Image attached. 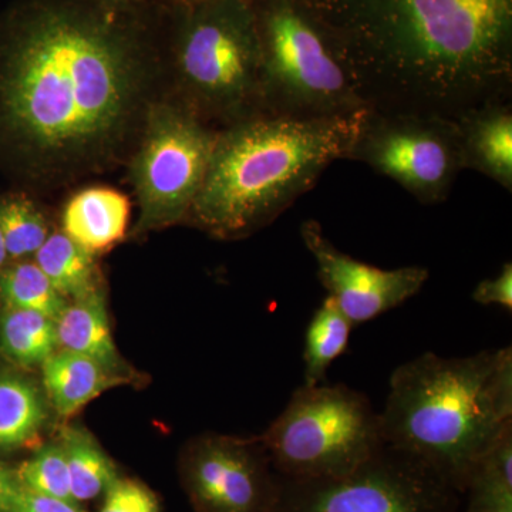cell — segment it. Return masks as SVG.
I'll return each mask as SVG.
<instances>
[{
    "label": "cell",
    "instance_id": "6da1fadb",
    "mask_svg": "<svg viewBox=\"0 0 512 512\" xmlns=\"http://www.w3.org/2000/svg\"><path fill=\"white\" fill-rule=\"evenodd\" d=\"M165 0L0 10V173L30 194L126 167L165 94Z\"/></svg>",
    "mask_w": 512,
    "mask_h": 512
},
{
    "label": "cell",
    "instance_id": "ffe728a7",
    "mask_svg": "<svg viewBox=\"0 0 512 512\" xmlns=\"http://www.w3.org/2000/svg\"><path fill=\"white\" fill-rule=\"evenodd\" d=\"M353 326L336 302L326 296L306 328L303 386H318L325 380L329 367L348 349Z\"/></svg>",
    "mask_w": 512,
    "mask_h": 512
},
{
    "label": "cell",
    "instance_id": "277c9868",
    "mask_svg": "<svg viewBox=\"0 0 512 512\" xmlns=\"http://www.w3.org/2000/svg\"><path fill=\"white\" fill-rule=\"evenodd\" d=\"M386 446L412 454L461 494L481 458L512 427V350L466 357L427 352L390 377L379 413Z\"/></svg>",
    "mask_w": 512,
    "mask_h": 512
},
{
    "label": "cell",
    "instance_id": "f1b7e54d",
    "mask_svg": "<svg viewBox=\"0 0 512 512\" xmlns=\"http://www.w3.org/2000/svg\"><path fill=\"white\" fill-rule=\"evenodd\" d=\"M23 493L16 471L0 464V512H15Z\"/></svg>",
    "mask_w": 512,
    "mask_h": 512
},
{
    "label": "cell",
    "instance_id": "52a82bcc",
    "mask_svg": "<svg viewBox=\"0 0 512 512\" xmlns=\"http://www.w3.org/2000/svg\"><path fill=\"white\" fill-rule=\"evenodd\" d=\"M261 440L289 480L345 476L384 446L369 397L345 384H302Z\"/></svg>",
    "mask_w": 512,
    "mask_h": 512
},
{
    "label": "cell",
    "instance_id": "7c38bea8",
    "mask_svg": "<svg viewBox=\"0 0 512 512\" xmlns=\"http://www.w3.org/2000/svg\"><path fill=\"white\" fill-rule=\"evenodd\" d=\"M301 237L315 259L323 288L353 325L392 311L429 281V269L423 266L382 269L357 261L329 241L318 221L303 222Z\"/></svg>",
    "mask_w": 512,
    "mask_h": 512
},
{
    "label": "cell",
    "instance_id": "f546056e",
    "mask_svg": "<svg viewBox=\"0 0 512 512\" xmlns=\"http://www.w3.org/2000/svg\"><path fill=\"white\" fill-rule=\"evenodd\" d=\"M10 264L8 251H6L5 241H3L2 231H0V272Z\"/></svg>",
    "mask_w": 512,
    "mask_h": 512
},
{
    "label": "cell",
    "instance_id": "cb8c5ba5",
    "mask_svg": "<svg viewBox=\"0 0 512 512\" xmlns=\"http://www.w3.org/2000/svg\"><path fill=\"white\" fill-rule=\"evenodd\" d=\"M67 302L33 259L10 262L0 272V305L5 308L35 311L56 320Z\"/></svg>",
    "mask_w": 512,
    "mask_h": 512
},
{
    "label": "cell",
    "instance_id": "8992f818",
    "mask_svg": "<svg viewBox=\"0 0 512 512\" xmlns=\"http://www.w3.org/2000/svg\"><path fill=\"white\" fill-rule=\"evenodd\" d=\"M261 114L329 119L369 109L325 23L306 0H252Z\"/></svg>",
    "mask_w": 512,
    "mask_h": 512
},
{
    "label": "cell",
    "instance_id": "7a4b0ae2",
    "mask_svg": "<svg viewBox=\"0 0 512 512\" xmlns=\"http://www.w3.org/2000/svg\"><path fill=\"white\" fill-rule=\"evenodd\" d=\"M369 109L457 119L511 99L512 0H306Z\"/></svg>",
    "mask_w": 512,
    "mask_h": 512
},
{
    "label": "cell",
    "instance_id": "d6986e66",
    "mask_svg": "<svg viewBox=\"0 0 512 512\" xmlns=\"http://www.w3.org/2000/svg\"><path fill=\"white\" fill-rule=\"evenodd\" d=\"M59 444L69 468L74 503H86L106 494L119 478L111 458L86 429L67 427L60 434Z\"/></svg>",
    "mask_w": 512,
    "mask_h": 512
},
{
    "label": "cell",
    "instance_id": "484cf974",
    "mask_svg": "<svg viewBox=\"0 0 512 512\" xmlns=\"http://www.w3.org/2000/svg\"><path fill=\"white\" fill-rule=\"evenodd\" d=\"M100 512H160V504L146 485L117 478L104 494Z\"/></svg>",
    "mask_w": 512,
    "mask_h": 512
},
{
    "label": "cell",
    "instance_id": "4316f807",
    "mask_svg": "<svg viewBox=\"0 0 512 512\" xmlns=\"http://www.w3.org/2000/svg\"><path fill=\"white\" fill-rule=\"evenodd\" d=\"M474 302L480 305H497L512 311V264L505 262L501 271L493 278L484 279L476 286L471 295Z\"/></svg>",
    "mask_w": 512,
    "mask_h": 512
},
{
    "label": "cell",
    "instance_id": "83f0119b",
    "mask_svg": "<svg viewBox=\"0 0 512 512\" xmlns=\"http://www.w3.org/2000/svg\"><path fill=\"white\" fill-rule=\"evenodd\" d=\"M15 512H84L79 504L62 498L49 497L25 490L20 495Z\"/></svg>",
    "mask_w": 512,
    "mask_h": 512
},
{
    "label": "cell",
    "instance_id": "ba28073f",
    "mask_svg": "<svg viewBox=\"0 0 512 512\" xmlns=\"http://www.w3.org/2000/svg\"><path fill=\"white\" fill-rule=\"evenodd\" d=\"M218 131L167 94L153 104L126 164L138 205L131 237L187 221Z\"/></svg>",
    "mask_w": 512,
    "mask_h": 512
},
{
    "label": "cell",
    "instance_id": "7402d4cb",
    "mask_svg": "<svg viewBox=\"0 0 512 512\" xmlns=\"http://www.w3.org/2000/svg\"><path fill=\"white\" fill-rule=\"evenodd\" d=\"M0 231L10 262H18L33 259L53 229L35 195L15 188L0 194Z\"/></svg>",
    "mask_w": 512,
    "mask_h": 512
},
{
    "label": "cell",
    "instance_id": "5b68a950",
    "mask_svg": "<svg viewBox=\"0 0 512 512\" xmlns=\"http://www.w3.org/2000/svg\"><path fill=\"white\" fill-rule=\"evenodd\" d=\"M165 94L215 128L261 114L248 0H165Z\"/></svg>",
    "mask_w": 512,
    "mask_h": 512
},
{
    "label": "cell",
    "instance_id": "603a6c76",
    "mask_svg": "<svg viewBox=\"0 0 512 512\" xmlns=\"http://www.w3.org/2000/svg\"><path fill=\"white\" fill-rule=\"evenodd\" d=\"M464 497L463 512H512V427L474 468Z\"/></svg>",
    "mask_w": 512,
    "mask_h": 512
},
{
    "label": "cell",
    "instance_id": "2e32d148",
    "mask_svg": "<svg viewBox=\"0 0 512 512\" xmlns=\"http://www.w3.org/2000/svg\"><path fill=\"white\" fill-rule=\"evenodd\" d=\"M55 322L57 349L92 357L114 372L128 375L111 333L103 285L67 302Z\"/></svg>",
    "mask_w": 512,
    "mask_h": 512
},
{
    "label": "cell",
    "instance_id": "d4e9b609",
    "mask_svg": "<svg viewBox=\"0 0 512 512\" xmlns=\"http://www.w3.org/2000/svg\"><path fill=\"white\" fill-rule=\"evenodd\" d=\"M20 484L32 493L74 501L69 468L59 443L46 444L16 471Z\"/></svg>",
    "mask_w": 512,
    "mask_h": 512
},
{
    "label": "cell",
    "instance_id": "9a60e30c",
    "mask_svg": "<svg viewBox=\"0 0 512 512\" xmlns=\"http://www.w3.org/2000/svg\"><path fill=\"white\" fill-rule=\"evenodd\" d=\"M40 367L49 402L63 417L79 413L107 390L130 383L128 375L67 350L57 349Z\"/></svg>",
    "mask_w": 512,
    "mask_h": 512
},
{
    "label": "cell",
    "instance_id": "3957f363",
    "mask_svg": "<svg viewBox=\"0 0 512 512\" xmlns=\"http://www.w3.org/2000/svg\"><path fill=\"white\" fill-rule=\"evenodd\" d=\"M365 110L329 119L258 114L220 128L187 224L218 239L248 237L346 160Z\"/></svg>",
    "mask_w": 512,
    "mask_h": 512
},
{
    "label": "cell",
    "instance_id": "ac0fdd59",
    "mask_svg": "<svg viewBox=\"0 0 512 512\" xmlns=\"http://www.w3.org/2000/svg\"><path fill=\"white\" fill-rule=\"evenodd\" d=\"M46 410L45 397L32 380L0 372V450H16L37 439Z\"/></svg>",
    "mask_w": 512,
    "mask_h": 512
},
{
    "label": "cell",
    "instance_id": "1f68e13d",
    "mask_svg": "<svg viewBox=\"0 0 512 512\" xmlns=\"http://www.w3.org/2000/svg\"><path fill=\"white\" fill-rule=\"evenodd\" d=\"M171 2L185 3V2H194V0H171ZM248 2H252V0H248Z\"/></svg>",
    "mask_w": 512,
    "mask_h": 512
},
{
    "label": "cell",
    "instance_id": "4fadbf2b",
    "mask_svg": "<svg viewBox=\"0 0 512 512\" xmlns=\"http://www.w3.org/2000/svg\"><path fill=\"white\" fill-rule=\"evenodd\" d=\"M464 170H474L512 191V104L494 100L454 119Z\"/></svg>",
    "mask_w": 512,
    "mask_h": 512
},
{
    "label": "cell",
    "instance_id": "4dcf8cb0",
    "mask_svg": "<svg viewBox=\"0 0 512 512\" xmlns=\"http://www.w3.org/2000/svg\"><path fill=\"white\" fill-rule=\"evenodd\" d=\"M96 2L104 3L110 6H128L136 5V3L146 2V0H96Z\"/></svg>",
    "mask_w": 512,
    "mask_h": 512
},
{
    "label": "cell",
    "instance_id": "8fae6325",
    "mask_svg": "<svg viewBox=\"0 0 512 512\" xmlns=\"http://www.w3.org/2000/svg\"><path fill=\"white\" fill-rule=\"evenodd\" d=\"M271 467L261 439L204 437L188 453V488L202 512H274L279 478Z\"/></svg>",
    "mask_w": 512,
    "mask_h": 512
},
{
    "label": "cell",
    "instance_id": "44dd1931",
    "mask_svg": "<svg viewBox=\"0 0 512 512\" xmlns=\"http://www.w3.org/2000/svg\"><path fill=\"white\" fill-rule=\"evenodd\" d=\"M57 350L55 319L26 309H0V353L23 367L42 366Z\"/></svg>",
    "mask_w": 512,
    "mask_h": 512
},
{
    "label": "cell",
    "instance_id": "5bb4252c",
    "mask_svg": "<svg viewBox=\"0 0 512 512\" xmlns=\"http://www.w3.org/2000/svg\"><path fill=\"white\" fill-rule=\"evenodd\" d=\"M130 215L126 194L107 185H89L67 198L60 218L64 234L97 256L127 237Z\"/></svg>",
    "mask_w": 512,
    "mask_h": 512
},
{
    "label": "cell",
    "instance_id": "9c48e42d",
    "mask_svg": "<svg viewBox=\"0 0 512 512\" xmlns=\"http://www.w3.org/2000/svg\"><path fill=\"white\" fill-rule=\"evenodd\" d=\"M463 498L419 458L384 444L345 476L279 477L274 512H461Z\"/></svg>",
    "mask_w": 512,
    "mask_h": 512
},
{
    "label": "cell",
    "instance_id": "e0dca14e",
    "mask_svg": "<svg viewBox=\"0 0 512 512\" xmlns=\"http://www.w3.org/2000/svg\"><path fill=\"white\" fill-rule=\"evenodd\" d=\"M33 261L67 301L103 285L96 255L73 241L62 229L52 231L33 256Z\"/></svg>",
    "mask_w": 512,
    "mask_h": 512
},
{
    "label": "cell",
    "instance_id": "30bf717a",
    "mask_svg": "<svg viewBox=\"0 0 512 512\" xmlns=\"http://www.w3.org/2000/svg\"><path fill=\"white\" fill-rule=\"evenodd\" d=\"M346 160L390 178L423 205L446 201L464 170L456 121L419 111L366 109Z\"/></svg>",
    "mask_w": 512,
    "mask_h": 512
}]
</instances>
